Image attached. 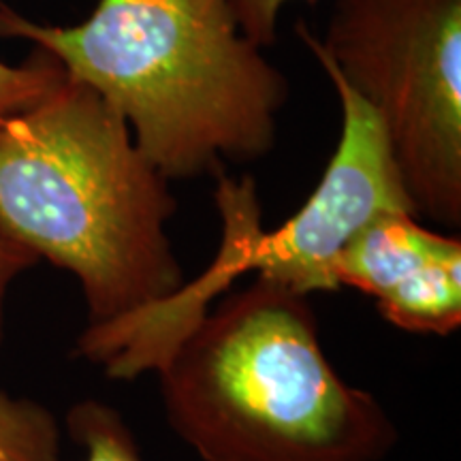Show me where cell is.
Returning <instances> with one entry per match:
<instances>
[{"instance_id": "1", "label": "cell", "mask_w": 461, "mask_h": 461, "mask_svg": "<svg viewBox=\"0 0 461 461\" xmlns=\"http://www.w3.org/2000/svg\"><path fill=\"white\" fill-rule=\"evenodd\" d=\"M0 37L24 39L124 118L165 180L216 176L276 146L288 79L241 32L227 0H99L77 26L0 3Z\"/></svg>"}, {"instance_id": "2", "label": "cell", "mask_w": 461, "mask_h": 461, "mask_svg": "<svg viewBox=\"0 0 461 461\" xmlns=\"http://www.w3.org/2000/svg\"><path fill=\"white\" fill-rule=\"evenodd\" d=\"M176 210L169 180L137 149L122 115L68 75L0 126V224L79 280L88 325L184 286L167 235Z\"/></svg>"}, {"instance_id": "3", "label": "cell", "mask_w": 461, "mask_h": 461, "mask_svg": "<svg viewBox=\"0 0 461 461\" xmlns=\"http://www.w3.org/2000/svg\"><path fill=\"white\" fill-rule=\"evenodd\" d=\"M154 372L167 423L203 461H380L397 442L327 359L308 297L272 282L207 310Z\"/></svg>"}, {"instance_id": "4", "label": "cell", "mask_w": 461, "mask_h": 461, "mask_svg": "<svg viewBox=\"0 0 461 461\" xmlns=\"http://www.w3.org/2000/svg\"><path fill=\"white\" fill-rule=\"evenodd\" d=\"M316 60L376 112L419 218L461 224V0H336Z\"/></svg>"}, {"instance_id": "5", "label": "cell", "mask_w": 461, "mask_h": 461, "mask_svg": "<svg viewBox=\"0 0 461 461\" xmlns=\"http://www.w3.org/2000/svg\"><path fill=\"white\" fill-rule=\"evenodd\" d=\"M342 107V135L319 186L276 230H261L248 274L299 295L336 293L338 257L363 229L387 214H414L383 122L336 68L319 60Z\"/></svg>"}, {"instance_id": "6", "label": "cell", "mask_w": 461, "mask_h": 461, "mask_svg": "<svg viewBox=\"0 0 461 461\" xmlns=\"http://www.w3.org/2000/svg\"><path fill=\"white\" fill-rule=\"evenodd\" d=\"M336 280L376 302L397 330L451 336L461 327V240L414 214L374 221L338 257Z\"/></svg>"}, {"instance_id": "7", "label": "cell", "mask_w": 461, "mask_h": 461, "mask_svg": "<svg viewBox=\"0 0 461 461\" xmlns=\"http://www.w3.org/2000/svg\"><path fill=\"white\" fill-rule=\"evenodd\" d=\"M216 210L222 238L214 261L197 280L163 302L137 310L124 319L88 325L77 338V355L105 367L109 378L131 380L143 370H157L184 331L212 308L214 299L248 274L252 244L261 233V201L250 176L216 173Z\"/></svg>"}, {"instance_id": "8", "label": "cell", "mask_w": 461, "mask_h": 461, "mask_svg": "<svg viewBox=\"0 0 461 461\" xmlns=\"http://www.w3.org/2000/svg\"><path fill=\"white\" fill-rule=\"evenodd\" d=\"M60 425L41 403L0 391V461H60Z\"/></svg>"}, {"instance_id": "9", "label": "cell", "mask_w": 461, "mask_h": 461, "mask_svg": "<svg viewBox=\"0 0 461 461\" xmlns=\"http://www.w3.org/2000/svg\"><path fill=\"white\" fill-rule=\"evenodd\" d=\"M67 429L84 448V461H143L122 414L107 403L86 400L67 414Z\"/></svg>"}, {"instance_id": "10", "label": "cell", "mask_w": 461, "mask_h": 461, "mask_svg": "<svg viewBox=\"0 0 461 461\" xmlns=\"http://www.w3.org/2000/svg\"><path fill=\"white\" fill-rule=\"evenodd\" d=\"M65 75L60 62L39 48L22 65L0 60V126L41 103Z\"/></svg>"}, {"instance_id": "11", "label": "cell", "mask_w": 461, "mask_h": 461, "mask_svg": "<svg viewBox=\"0 0 461 461\" xmlns=\"http://www.w3.org/2000/svg\"><path fill=\"white\" fill-rule=\"evenodd\" d=\"M241 32L258 48H272L278 39V17L293 0H227ZM314 3V0H308Z\"/></svg>"}, {"instance_id": "12", "label": "cell", "mask_w": 461, "mask_h": 461, "mask_svg": "<svg viewBox=\"0 0 461 461\" xmlns=\"http://www.w3.org/2000/svg\"><path fill=\"white\" fill-rule=\"evenodd\" d=\"M37 261L39 258L15 238H11L0 224V344L5 336V302H7L9 286L14 285L17 276L31 269Z\"/></svg>"}]
</instances>
